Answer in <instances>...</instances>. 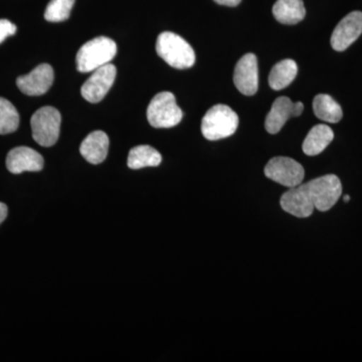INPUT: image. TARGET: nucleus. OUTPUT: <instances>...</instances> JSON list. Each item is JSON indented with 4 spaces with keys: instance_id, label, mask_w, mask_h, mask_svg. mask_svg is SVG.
I'll return each mask as SVG.
<instances>
[{
    "instance_id": "nucleus-24",
    "label": "nucleus",
    "mask_w": 362,
    "mask_h": 362,
    "mask_svg": "<svg viewBox=\"0 0 362 362\" xmlns=\"http://www.w3.org/2000/svg\"><path fill=\"white\" fill-rule=\"evenodd\" d=\"M214 1L221 6L233 7L239 6L242 0H214Z\"/></svg>"
},
{
    "instance_id": "nucleus-22",
    "label": "nucleus",
    "mask_w": 362,
    "mask_h": 362,
    "mask_svg": "<svg viewBox=\"0 0 362 362\" xmlns=\"http://www.w3.org/2000/svg\"><path fill=\"white\" fill-rule=\"evenodd\" d=\"M75 0H51L45 8V18L51 23H61L71 16Z\"/></svg>"
},
{
    "instance_id": "nucleus-21",
    "label": "nucleus",
    "mask_w": 362,
    "mask_h": 362,
    "mask_svg": "<svg viewBox=\"0 0 362 362\" xmlns=\"http://www.w3.org/2000/svg\"><path fill=\"white\" fill-rule=\"evenodd\" d=\"M20 126V114L8 100L0 97V134L13 133Z\"/></svg>"
},
{
    "instance_id": "nucleus-12",
    "label": "nucleus",
    "mask_w": 362,
    "mask_h": 362,
    "mask_svg": "<svg viewBox=\"0 0 362 362\" xmlns=\"http://www.w3.org/2000/svg\"><path fill=\"white\" fill-rule=\"evenodd\" d=\"M304 110L301 102L293 103L288 97H280L272 105L271 111L267 115L265 128L270 134H277L284 127L285 123L292 117H299Z\"/></svg>"
},
{
    "instance_id": "nucleus-13",
    "label": "nucleus",
    "mask_w": 362,
    "mask_h": 362,
    "mask_svg": "<svg viewBox=\"0 0 362 362\" xmlns=\"http://www.w3.org/2000/svg\"><path fill=\"white\" fill-rule=\"evenodd\" d=\"M44 164L42 156L30 147H16L6 156V168L13 175H20L25 171H40L44 168Z\"/></svg>"
},
{
    "instance_id": "nucleus-4",
    "label": "nucleus",
    "mask_w": 362,
    "mask_h": 362,
    "mask_svg": "<svg viewBox=\"0 0 362 362\" xmlns=\"http://www.w3.org/2000/svg\"><path fill=\"white\" fill-rule=\"evenodd\" d=\"M61 123L59 110L52 106L42 107L30 119L33 139L40 146H52L58 142Z\"/></svg>"
},
{
    "instance_id": "nucleus-17",
    "label": "nucleus",
    "mask_w": 362,
    "mask_h": 362,
    "mask_svg": "<svg viewBox=\"0 0 362 362\" xmlns=\"http://www.w3.org/2000/svg\"><path fill=\"white\" fill-rule=\"evenodd\" d=\"M276 20L283 25H296L306 16L303 0H277L273 6Z\"/></svg>"
},
{
    "instance_id": "nucleus-9",
    "label": "nucleus",
    "mask_w": 362,
    "mask_h": 362,
    "mask_svg": "<svg viewBox=\"0 0 362 362\" xmlns=\"http://www.w3.org/2000/svg\"><path fill=\"white\" fill-rule=\"evenodd\" d=\"M361 33L362 13L352 11L342 18L333 30L330 40L331 47L337 52L345 51L361 37Z\"/></svg>"
},
{
    "instance_id": "nucleus-7",
    "label": "nucleus",
    "mask_w": 362,
    "mask_h": 362,
    "mask_svg": "<svg viewBox=\"0 0 362 362\" xmlns=\"http://www.w3.org/2000/svg\"><path fill=\"white\" fill-rule=\"evenodd\" d=\"M265 175L286 187H296L304 180L303 166L290 157H274L267 163Z\"/></svg>"
},
{
    "instance_id": "nucleus-19",
    "label": "nucleus",
    "mask_w": 362,
    "mask_h": 362,
    "mask_svg": "<svg viewBox=\"0 0 362 362\" xmlns=\"http://www.w3.org/2000/svg\"><path fill=\"white\" fill-rule=\"evenodd\" d=\"M161 161V154L156 148L149 145H139L130 150L127 164L131 169H141L156 168Z\"/></svg>"
},
{
    "instance_id": "nucleus-16",
    "label": "nucleus",
    "mask_w": 362,
    "mask_h": 362,
    "mask_svg": "<svg viewBox=\"0 0 362 362\" xmlns=\"http://www.w3.org/2000/svg\"><path fill=\"white\" fill-rule=\"evenodd\" d=\"M334 133L329 126L319 124L314 126L303 142V152L308 156H316L326 149V147L332 142Z\"/></svg>"
},
{
    "instance_id": "nucleus-20",
    "label": "nucleus",
    "mask_w": 362,
    "mask_h": 362,
    "mask_svg": "<svg viewBox=\"0 0 362 362\" xmlns=\"http://www.w3.org/2000/svg\"><path fill=\"white\" fill-rule=\"evenodd\" d=\"M313 111L317 118L328 123H338L342 119L340 105L329 95L319 94L313 100Z\"/></svg>"
},
{
    "instance_id": "nucleus-6",
    "label": "nucleus",
    "mask_w": 362,
    "mask_h": 362,
    "mask_svg": "<svg viewBox=\"0 0 362 362\" xmlns=\"http://www.w3.org/2000/svg\"><path fill=\"white\" fill-rule=\"evenodd\" d=\"M304 187L312 204L319 211H329L342 194L341 181L334 175L315 178L305 183Z\"/></svg>"
},
{
    "instance_id": "nucleus-26",
    "label": "nucleus",
    "mask_w": 362,
    "mask_h": 362,
    "mask_svg": "<svg viewBox=\"0 0 362 362\" xmlns=\"http://www.w3.org/2000/svg\"><path fill=\"white\" fill-rule=\"evenodd\" d=\"M343 201H344L345 202H349L350 201L349 195H345L344 199H343Z\"/></svg>"
},
{
    "instance_id": "nucleus-18",
    "label": "nucleus",
    "mask_w": 362,
    "mask_h": 362,
    "mask_svg": "<svg viewBox=\"0 0 362 362\" xmlns=\"http://www.w3.org/2000/svg\"><path fill=\"white\" fill-rule=\"evenodd\" d=\"M297 74L296 62L290 59L279 62L273 66L269 75V85L275 90L285 89L295 80Z\"/></svg>"
},
{
    "instance_id": "nucleus-1",
    "label": "nucleus",
    "mask_w": 362,
    "mask_h": 362,
    "mask_svg": "<svg viewBox=\"0 0 362 362\" xmlns=\"http://www.w3.org/2000/svg\"><path fill=\"white\" fill-rule=\"evenodd\" d=\"M156 52L169 66L180 70L192 68L195 63V54L192 45L176 33H160L157 37Z\"/></svg>"
},
{
    "instance_id": "nucleus-25",
    "label": "nucleus",
    "mask_w": 362,
    "mask_h": 362,
    "mask_svg": "<svg viewBox=\"0 0 362 362\" xmlns=\"http://www.w3.org/2000/svg\"><path fill=\"white\" fill-rule=\"evenodd\" d=\"M7 211H8V209H7L6 204L0 202V225H1L2 221L6 220L7 216Z\"/></svg>"
},
{
    "instance_id": "nucleus-14",
    "label": "nucleus",
    "mask_w": 362,
    "mask_h": 362,
    "mask_svg": "<svg viewBox=\"0 0 362 362\" xmlns=\"http://www.w3.org/2000/svg\"><path fill=\"white\" fill-rule=\"evenodd\" d=\"M280 204L286 213L292 214L296 218H309L315 209L310 197L307 194L306 188L302 183L286 192L281 197Z\"/></svg>"
},
{
    "instance_id": "nucleus-8",
    "label": "nucleus",
    "mask_w": 362,
    "mask_h": 362,
    "mask_svg": "<svg viewBox=\"0 0 362 362\" xmlns=\"http://www.w3.org/2000/svg\"><path fill=\"white\" fill-rule=\"evenodd\" d=\"M116 74V66L112 64H107L93 71L92 75L81 89L86 101L93 104L102 101L115 82Z\"/></svg>"
},
{
    "instance_id": "nucleus-2",
    "label": "nucleus",
    "mask_w": 362,
    "mask_h": 362,
    "mask_svg": "<svg viewBox=\"0 0 362 362\" xmlns=\"http://www.w3.org/2000/svg\"><path fill=\"white\" fill-rule=\"evenodd\" d=\"M239 126V116L226 105H216L206 112L202 121V135L216 141L235 134Z\"/></svg>"
},
{
    "instance_id": "nucleus-15",
    "label": "nucleus",
    "mask_w": 362,
    "mask_h": 362,
    "mask_svg": "<svg viewBox=\"0 0 362 362\" xmlns=\"http://www.w3.org/2000/svg\"><path fill=\"white\" fill-rule=\"evenodd\" d=\"M109 137L103 131H94L85 138L80 152L90 164H100L106 159L109 151Z\"/></svg>"
},
{
    "instance_id": "nucleus-3",
    "label": "nucleus",
    "mask_w": 362,
    "mask_h": 362,
    "mask_svg": "<svg viewBox=\"0 0 362 362\" xmlns=\"http://www.w3.org/2000/svg\"><path fill=\"white\" fill-rule=\"evenodd\" d=\"M117 54L116 42L106 37H98L86 42L77 54V70L90 73L110 64Z\"/></svg>"
},
{
    "instance_id": "nucleus-10",
    "label": "nucleus",
    "mask_w": 362,
    "mask_h": 362,
    "mask_svg": "<svg viewBox=\"0 0 362 362\" xmlns=\"http://www.w3.org/2000/svg\"><path fill=\"white\" fill-rule=\"evenodd\" d=\"M233 83L242 94L252 96L259 87L258 59L254 54L240 59L233 71Z\"/></svg>"
},
{
    "instance_id": "nucleus-11",
    "label": "nucleus",
    "mask_w": 362,
    "mask_h": 362,
    "mask_svg": "<svg viewBox=\"0 0 362 362\" xmlns=\"http://www.w3.org/2000/svg\"><path fill=\"white\" fill-rule=\"evenodd\" d=\"M54 73L49 64H42L35 70L16 80L18 89L28 96H42L51 89Z\"/></svg>"
},
{
    "instance_id": "nucleus-23",
    "label": "nucleus",
    "mask_w": 362,
    "mask_h": 362,
    "mask_svg": "<svg viewBox=\"0 0 362 362\" xmlns=\"http://www.w3.org/2000/svg\"><path fill=\"white\" fill-rule=\"evenodd\" d=\"M16 33V25L14 23L7 20H0V44Z\"/></svg>"
},
{
    "instance_id": "nucleus-5",
    "label": "nucleus",
    "mask_w": 362,
    "mask_h": 362,
    "mask_svg": "<svg viewBox=\"0 0 362 362\" xmlns=\"http://www.w3.org/2000/svg\"><path fill=\"white\" fill-rule=\"evenodd\" d=\"M183 113L176 104L175 95L161 92L150 102L147 108V119L152 127L171 128L182 120Z\"/></svg>"
}]
</instances>
